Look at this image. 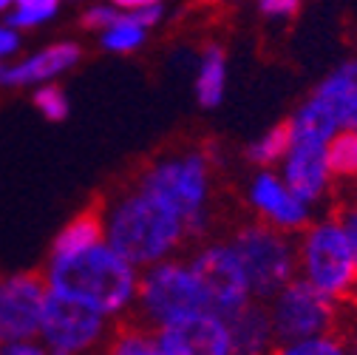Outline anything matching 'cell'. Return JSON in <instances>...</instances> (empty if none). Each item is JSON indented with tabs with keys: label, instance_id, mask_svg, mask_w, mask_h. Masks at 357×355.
Segmentation results:
<instances>
[{
	"label": "cell",
	"instance_id": "1",
	"mask_svg": "<svg viewBox=\"0 0 357 355\" xmlns=\"http://www.w3.org/2000/svg\"><path fill=\"white\" fill-rule=\"evenodd\" d=\"M105 242L122 253L137 268H148L153 261L176 256L190 236L182 213L162 202L159 196L142 191L137 182L133 188L119 191L102 208Z\"/></svg>",
	"mask_w": 357,
	"mask_h": 355
},
{
	"label": "cell",
	"instance_id": "2",
	"mask_svg": "<svg viewBox=\"0 0 357 355\" xmlns=\"http://www.w3.org/2000/svg\"><path fill=\"white\" fill-rule=\"evenodd\" d=\"M43 276L49 282V290L77 296L111 321H122L125 316H133L142 270L108 242H100L74 256L49 259Z\"/></svg>",
	"mask_w": 357,
	"mask_h": 355
},
{
	"label": "cell",
	"instance_id": "3",
	"mask_svg": "<svg viewBox=\"0 0 357 355\" xmlns=\"http://www.w3.org/2000/svg\"><path fill=\"white\" fill-rule=\"evenodd\" d=\"M137 185L182 213L190 242L202 239L210 231V222H213V210H210V205H213V159L204 151L188 148V151H176L170 157L153 159L137 176Z\"/></svg>",
	"mask_w": 357,
	"mask_h": 355
},
{
	"label": "cell",
	"instance_id": "4",
	"mask_svg": "<svg viewBox=\"0 0 357 355\" xmlns=\"http://www.w3.org/2000/svg\"><path fill=\"white\" fill-rule=\"evenodd\" d=\"M204 310H210V301L190 259L167 256L142 268L139 296L137 307H133L137 321L148 324L151 330H159L185 321L196 313H204Z\"/></svg>",
	"mask_w": 357,
	"mask_h": 355
},
{
	"label": "cell",
	"instance_id": "5",
	"mask_svg": "<svg viewBox=\"0 0 357 355\" xmlns=\"http://www.w3.org/2000/svg\"><path fill=\"white\" fill-rule=\"evenodd\" d=\"M298 276L335 301H349L357 287V264L337 213L312 219L298 233Z\"/></svg>",
	"mask_w": 357,
	"mask_h": 355
},
{
	"label": "cell",
	"instance_id": "6",
	"mask_svg": "<svg viewBox=\"0 0 357 355\" xmlns=\"http://www.w3.org/2000/svg\"><path fill=\"white\" fill-rule=\"evenodd\" d=\"M238 250L244 270L252 284V296L270 301L284 284L298 276V236L278 231L266 222L255 219L236 228L230 236Z\"/></svg>",
	"mask_w": 357,
	"mask_h": 355
},
{
	"label": "cell",
	"instance_id": "7",
	"mask_svg": "<svg viewBox=\"0 0 357 355\" xmlns=\"http://www.w3.org/2000/svg\"><path fill=\"white\" fill-rule=\"evenodd\" d=\"M111 324L114 321L88 301L68 293L49 290L37 338L43 341L46 352L79 355V352L100 349L111 338Z\"/></svg>",
	"mask_w": 357,
	"mask_h": 355
},
{
	"label": "cell",
	"instance_id": "8",
	"mask_svg": "<svg viewBox=\"0 0 357 355\" xmlns=\"http://www.w3.org/2000/svg\"><path fill=\"white\" fill-rule=\"evenodd\" d=\"M266 307H270V316H273L278 347L315 333L335 330L337 313H340V301L321 293L303 276H295L289 284H284L266 301Z\"/></svg>",
	"mask_w": 357,
	"mask_h": 355
},
{
	"label": "cell",
	"instance_id": "9",
	"mask_svg": "<svg viewBox=\"0 0 357 355\" xmlns=\"http://www.w3.org/2000/svg\"><path fill=\"white\" fill-rule=\"evenodd\" d=\"M190 264L202 279V287L207 293L213 313L233 319L241 307H247L255 298L250 276L244 270V261L230 239L204 242L190 256Z\"/></svg>",
	"mask_w": 357,
	"mask_h": 355
},
{
	"label": "cell",
	"instance_id": "10",
	"mask_svg": "<svg viewBox=\"0 0 357 355\" xmlns=\"http://www.w3.org/2000/svg\"><path fill=\"white\" fill-rule=\"evenodd\" d=\"M49 282L43 273L23 270L0 279V344L37 338Z\"/></svg>",
	"mask_w": 357,
	"mask_h": 355
},
{
	"label": "cell",
	"instance_id": "11",
	"mask_svg": "<svg viewBox=\"0 0 357 355\" xmlns=\"http://www.w3.org/2000/svg\"><path fill=\"white\" fill-rule=\"evenodd\" d=\"M247 205L255 213V219L266 222L278 231L287 233H301L312 219H315V208L303 202L287 182L281 171L273 168H258V173L247 185Z\"/></svg>",
	"mask_w": 357,
	"mask_h": 355
},
{
	"label": "cell",
	"instance_id": "12",
	"mask_svg": "<svg viewBox=\"0 0 357 355\" xmlns=\"http://www.w3.org/2000/svg\"><path fill=\"white\" fill-rule=\"evenodd\" d=\"M159 355H236L230 319L204 310L178 324L156 330Z\"/></svg>",
	"mask_w": 357,
	"mask_h": 355
},
{
	"label": "cell",
	"instance_id": "13",
	"mask_svg": "<svg viewBox=\"0 0 357 355\" xmlns=\"http://www.w3.org/2000/svg\"><path fill=\"white\" fill-rule=\"evenodd\" d=\"M278 171L284 176V182L312 208L324 205L332 194V185L337 182L329 168L326 143L292 140L287 157L278 162Z\"/></svg>",
	"mask_w": 357,
	"mask_h": 355
},
{
	"label": "cell",
	"instance_id": "14",
	"mask_svg": "<svg viewBox=\"0 0 357 355\" xmlns=\"http://www.w3.org/2000/svg\"><path fill=\"white\" fill-rule=\"evenodd\" d=\"M82 60V49L74 40L52 43L12 66H0V88H26V85H43L54 82L57 77L68 74Z\"/></svg>",
	"mask_w": 357,
	"mask_h": 355
},
{
	"label": "cell",
	"instance_id": "15",
	"mask_svg": "<svg viewBox=\"0 0 357 355\" xmlns=\"http://www.w3.org/2000/svg\"><path fill=\"white\" fill-rule=\"evenodd\" d=\"M230 327H233L236 355H261V352L275 349V344H278L270 307L261 298H252L247 307H241L230 319Z\"/></svg>",
	"mask_w": 357,
	"mask_h": 355
},
{
	"label": "cell",
	"instance_id": "16",
	"mask_svg": "<svg viewBox=\"0 0 357 355\" xmlns=\"http://www.w3.org/2000/svg\"><path fill=\"white\" fill-rule=\"evenodd\" d=\"M312 94L324 100L343 128L357 125V57L335 66Z\"/></svg>",
	"mask_w": 357,
	"mask_h": 355
},
{
	"label": "cell",
	"instance_id": "17",
	"mask_svg": "<svg viewBox=\"0 0 357 355\" xmlns=\"http://www.w3.org/2000/svg\"><path fill=\"white\" fill-rule=\"evenodd\" d=\"M227 80H230L227 52L221 46H215V43H210V46L202 49L199 63H196V77H193L196 103L207 111L218 108L227 94Z\"/></svg>",
	"mask_w": 357,
	"mask_h": 355
},
{
	"label": "cell",
	"instance_id": "18",
	"mask_svg": "<svg viewBox=\"0 0 357 355\" xmlns=\"http://www.w3.org/2000/svg\"><path fill=\"white\" fill-rule=\"evenodd\" d=\"M105 242V225H102V210L100 208H88L82 213H77L74 219L66 222V228L54 236L52 242V253L49 259H63V256H74L79 250H88Z\"/></svg>",
	"mask_w": 357,
	"mask_h": 355
},
{
	"label": "cell",
	"instance_id": "19",
	"mask_svg": "<svg viewBox=\"0 0 357 355\" xmlns=\"http://www.w3.org/2000/svg\"><path fill=\"white\" fill-rule=\"evenodd\" d=\"M289 137L292 140H306V143H326L343 128L337 117L324 106L321 97L309 94L292 114H289Z\"/></svg>",
	"mask_w": 357,
	"mask_h": 355
},
{
	"label": "cell",
	"instance_id": "20",
	"mask_svg": "<svg viewBox=\"0 0 357 355\" xmlns=\"http://www.w3.org/2000/svg\"><path fill=\"white\" fill-rule=\"evenodd\" d=\"M145 37H148V29L133 20L128 12H122L111 26L100 31V46L111 55H130L145 46Z\"/></svg>",
	"mask_w": 357,
	"mask_h": 355
},
{
	"label": "cell",
	"instance_id": "21",
	"mask_svg": "<svg viewBox=\"0 0 357 355\" xmlns=\"http://www.w3.org/2000/svg\"><path fill=\"white\" fill-rule=\"evenodd\" d=\"M289 143H292V137H289V122L284 119V122H278V125H273V128H266L261 137H255V140L247 145V159H250L255 168H273V165H278V162L287 157Z\"/></svg>",
	"mask_w": 357,
	"mask_h": 355
},
{
	"label": "cell",
	"instance_id": "22",
	"mask_svg": "<svg viewBox=\"0 0 357 355\" xmlns=\"http://www.w3.org/2000/svg\"><path fill=\"white\" fill-rule=\"evenodd\" d=\"M329 154V168L335 173V180L349 182L357 180V128H340L337 134L326 145Z\"/></svg>",
	"mask_w": 357,
	"mask_h": 355
},
{
	"label": "cell",
	"instance_id": "23",
	"mask_svg": "<svg viewBox=\"0 0 357 355\" xmlns=\"http://www.w3.org/2000/svg\"><path fill=\"white\" fill-rule=\"evenodd\" d=\"M108 352L114 355H159L156 352V330L142 321L122 324L108 338Z\"/></svg>",
	"mask_w": 357,
	"mask_h": 355
},
{
	"label": "cell",
	"instance_id": "24",
	"mask_svg": "<svg viewBox=\"0 0 357 355\" xmlns=\"http://www.w3.org/2000/svg\"><path fill=\"white\" fill-rule=\"evenodd\" d=\"M278 349L284 355H340L346 352V344L340 335H335V330H329V333H315V335L281 344Z\"/></svg>",
	"mask_w": 357,
	"mask_h": 355
},
{
	"label": "cell",
	"instance_id": "25",
	"mask_svg": "<svg viewBox=\"0 0 357 355\" xmlns=\"http://www.w3.org/2000/svg\"><path fill=\"white\" fill-rule=\"evenodd\" d=\"M37 92H34V106H37V111L46 117L49 122H63L66 117H68V97H66V92L60 85H54V82H43V85H34Z\"/></svg>",
	"mask_w": 357,
	"mask_h": 355
},
{
	"label": "cell",
	"instance_id": "26",
	"mask_svg": "<svg viewBox=\"0 0 357 355\" xmlns=\"http://www.w3.org/2000/svg\"><path fill=\"white\" fill-rule=\"evenodd\" d=\"M119 15H122V9L114 6L111 0H108V3H94V6H88V9L82 12V26H85V29H94V31H102V29L111 26Z\"/></svg>",
	"mask_w": 357,
	"mask_h": 355
},
{
	"label": "cell",
	"instance_id": "27",
	"mask_svg": "<svg viewBox=\"0 0 357 355\" xmlns=\"http://www.w3.org/2000/svg\"><path fill=\"white\" fill-rule=\"evenodd\" d=\"M337 219H340V228L346 233V242H349V250L354 256V264H357V199H349L343 202L337 210Z\"/></svg>",
	"mask_w": 357,
	"mask_h": 355
},
{
	"label": "cell",
	"instance_id": "28",
	"mask_svg": "<svg viewBox=\"0 0 357 355\" xmlns=\"http://www.w3.org/2000/svg\"><path fill=\"white\" fill-rule=\"evenodd\" d=\"M258 3V12L270 20H289L298 15L303 0H255Z\"/></svg>",
	"mask_w": 357,
	"mask_h": 355
},
{
	"label": "cell",
	"instance_id": "29",
	"mask_svg": "<svg viewBox=\"0 0 357 355\" xmlns=\"http://www.w3.org/2000/svg\"><path fill=\"white\" fill-rule=\"evenodd\" d=\"M20 52V29L0 23V66Z\"/></svg>",
	"mask_w": 357,
	"mask_h": 355
},
{
	"label": "cell",
	"instance_id": "30",
	"mask_svg": "<svg viewBox=\"0 0 357 355\" xmlns=\"http://www.w3.org/2000/svg\"><path fill=\"white\" fill-rule=\"evenodd\" d=\"M128 15L137 23H142L145 29H153V26H159L165 20V0H162V3H151V6H142V9H133Z\"/></svg>",
	"mask_w": 357,
	"mask_h": 355
},
{
	"label": "cell",
	"instance_id": "31",
	"mask_svg": "<svg viewBox=\"0 0 357 355\" xmlns=\"http://www.w3.org/2000/svg\"><path fill=\"white\" fill-rule=\"evenodd\" d=\"M0 352H6V355H43V352H46V347H43V341L37 344L34 338H23V341L0 344Z\"/></svg>",
	"mask_w": 357,
	"mask_h": 355
},
{
	"label": "cell",
	"instance_id": "32",
	"mask_svg": "<svg viewBox=\"0 0 357 355\" xmlns=\"http://www.w3.org/2000/svg\"><path fill=\"white\" fill-rule=\"evenodd\" d=\"M15 6H23V9H49V12H57V9H60V0H15Z\"/></svg>",
	"mask_w": 357,
	"mask_h": 355
},
{
	"label": "cell",
	"instance_id": "33",
	"mask_svg": "<svg viewBox=\"0 0 357 355\" xmlns=\"http://www.w3.org/2000/svg\"><path fill=\"white\" fill-rule=\"evenodd\" d=\"M114 6H119L122 12H133V9H142V6H151V3H162V0H111Z\"/></svg>",
	"mask_w": 357,
	"mask_h": 355
},
{
	"label": "cell",
	"instance_id": "34",
	"mask_svg": "<svg viewBox=\"0 0 357 355\" xmlns=\"http://www.w3.org/2000/svg\"><path fill=\"white\" fill-rule=\"evenodd\" d=\"M15 6V0H0V15H3V12H9Z\"/></svg>",
	"mask_w": 357,
	"mask_h": 355
},
{
	"label": "cell",
	"instance_id": "35",
	"mask_svg": "<svg viewBox=\"0 0 357 355\" xmlns=\"http://www.w3.org/2000/svg\"><path fill=\"white\" fill-rule=\"evenodd\" d=\"M351 304H354V310H357V287H354V293H351V298H349Z\"/></svg>",
	"mask_w": 357,
	"mask_h": 355
},
{
	"label": "cell",
	"instance_id": "36",
	"mask_svg": "<svg viewBox=\"0 0 357 355\" xmlns=\"http://www.w3.org/2000/svg\"><path fill=\"white\" fill-rule=\"evenodd\" d=\"M202 3H215V0H202Z\"/></svg>",
	"mask_w": 357,
	"mask_h": 355
},
{
	"label": "cell",
	"instance_id": "37",
	"mask_svg": "<svg viewBox=\"0 0 357 355\" xmlns=\"http://www.w3.org/2000/svg\"><path fill=\"white\" fill-rule=\"evenodd\" d=\"M230 3H241V0H230Z\"/></svg>",
	"mask_w": 357,
	"mask_h": 355
},
{
	"label": "cell",
	"instance_id": "38",
	"mask_svg": "<svg viewBox=\"0 0 357 355\" xmlns=\"http://www.w3.org/2000/svg\"><path fill=\"white\" fill-rule=\"evenodd\" d=\"M354 128H357V125H354Z\"/></svg>",
	"mask_w": 357,
	"mask_h": 355
}]
</instances>
